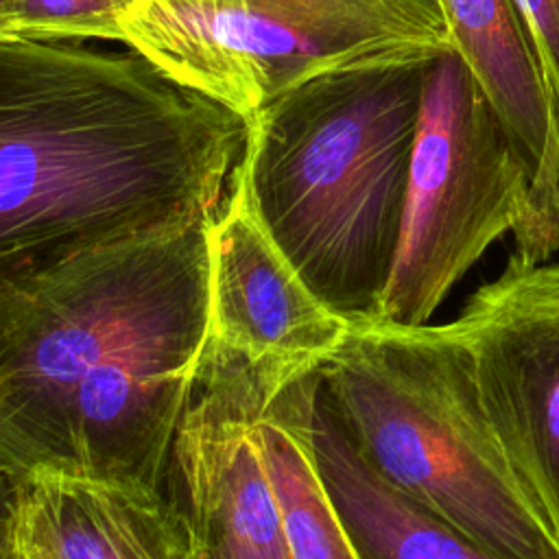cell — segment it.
<instances>
[{"mask_svg":"<svg viewBox=\"0 0 559 559\" xmlns=\"http://www.w3.org/2000/svg\"><path fill=\"white\" fill-rule=\"evenodd\" d=\"M210 221L0 275V472L164 489L212 338Z\"/></svg>","mask_w":559,"mask_h":559,"instance_id":"cell-1","label":"cell"},{"mask_svg":"<svg viewBox=\"0 0 559 559\" xmlns=\"http://www.w3.org/2000/svg\"><path fill=\"white\" fill-rule=\"evenodd\" d=\"M528 203L526 166L454 50L428 61L400 245L378 319L421 325Z\"/></svg>","mask_w":559,"mask_h":559,"instance_id":"cell-6","label":"cell"},{"mask_svg":"<svg viewBox=\"0 0 559 559\" xmlns=\"http://www.w3.org/2000/svg\"><path fill=\"white\" fill-rule=\"evenodd\" d=\"M0 39L124 44L120 0H0Z\"/></svg>","mask_w":559,"mask_h":559,"instance_id":"cell-14","label":"cell"},{"mask_svg":"<svg viewBox=\"0 0 559 559\" xmlns=\"http://www.w3.org/2000/svg\"><path fill=\"white\" fill-rule=\"evenodd\" d=\"M450 325L518 485L559 544V258L513 251Z\"/></svg>","mask_w":559,"mask_h":559,"instance_id":"cell-8","label":"cell"},{"mask_svg":"<svg viewBox=\"0 0 559 559\" xmlns=\"http://www.w3.org/2000/svg\"><path fill=\"white\" fill-rule=\"evenodd\" d=\"M2 513L31 528L59 559H192L164 489L33 472L2 483Z\"/></svg>","mask_w":559,"mask_h":559,"instance_id":"cell-11","label":"cell"},{"mask_svg":"<svg viewBox=\"0 0 559 559\" xmlns=\"http://www.w3.org/2000/svg\"><path fill=\"white\" fill-rule=\"evenodd\" d=\"M317 369L253 360L210 338L164 480L192 559H290L255 426L280 386Z\"/></svg>","mask_w":559,"mask_h":559,"instance_id":"cell-7","label":"cell"},{"mask_svg":"<svg viewBox=\"0 0 559 559\" xmlns=\"http://www.w3.org/2000/svg\"><path fill=\"white\" fill-rule=\"evenodd\" d=\"M319 369L280 386L255 439L290 559H360L323 480L314 450Z\"/></svg>","mask_w":559,"mask_h":559,"instance_id":"cell-13","label":"cell"},{"mask_svg":"<svg viewBox=\"0 0 559 559\" xmlns=\"http://www.w3.org/2000/svg\"><path fill=\"white\" fill-rule=\"evenodd\" d=\"M124 44L247 120L325 72L452 50L439 0H120Z\"/></svg>","mask_w":559,"mask_h":559,"instance_id":"cell-5","label":"cell"},{"mask_svg":"<svg viewBox=\"0 0 559 559\" xmlns=\"http://www.w3.org/2000/svg\"><path fill=\"white\" fill-rule=\"evenodd\" d=\"M0 559H59L31 528L2 513Z\"/></svg>","mask_w":559,"mask_h":559,"instance_id":"cell-16","label":"cell"},{"mask_svg":"<svg viewBox=\"0 0 559 559\" xmlns=\"http://www.w3.org/2000/svg\"><path fill=\"white\" fill-rule=\"evenodd\" d=\"M319 393L367 465L493 559H559L502 452L450 323L349 321Z\"/></svg>","mask_w":559,"mask_h":559,"instance_id":"cell-4","label":"cell"},{"mask_svg":"<svg viewBox=\"0 0 559 559\" xmlns=\"http://www.w3.org/2000/svg\"><path fill=\"white\" fill-rule=\"evenodd\" d=\"M452 50L496 109L528 175L515 253H559V109L518 0H439Z\"/></svg>","mask_w":559,"mask_h":559,"instance_id":"cell-10","label":"cell"},{"mask_svg":"<svg viewBox=\"0 0 559 559\" xmlns=\"http://www.w3.org/2000/svg\"><path fill=\"white\" fill-rule=\"evenodd\" d=\"M212 338L253 360L321 367L349 334L258 221L242 179L210 221Z\"/></svg>","mask_w":559,"mask_h":559,"instance_id":"cell-9","label":"cell"},{"mask_svg":"<svg viewBox=\"0 0 559 559\" xmlns=\"http://www.w3.org/2000/svg\"><path fill=\"white\" fill-rule=\"evenodd\" d=\"M430 59L336 70L249 118L234 173L306 284L341 317H380Z\"/></svg>","mask_w":559,"mask_h":559,"instance_id":"cell-3","label":"cell"},{"mask_svg":"<svg viewBox=\"0 0 559 559\" xmlns=\"http://www.w3.org/2000/svg\"><path fill=\"white\" fill-rule=\"evenodd\" d=\"M247 135L135 50L0 39V275L212 218Z\"/></svg>","mask_w":559,"mask_h":559,"instance_id":"cell-2","label":"cell"},{"mask_svg":"<svg viewBox=\"0 0 559 559\" xmlns=\"http://www.w3.org/2000/svg\"><path fill=\"white\" fill-rule=\"evenodd\" d=\"M559 109V0H518Z\"/></svg>","mask_w":559,"mask_h":559,"instance_id":"cell-15","label":"cell"},{"mask_svg":"<svg viewBox=\"0 0 559 559\" xmlns=\"http://www.w3.org/2000/svg\"><path fill=\"white\" fill-rule=\"evenodd\" d=\"M314 450L328 491L360 559H493L386 485L358 454L321 393L314 406Z\"/></svg>","mask_w":559,"mask_h":559,"instance_id":"cell-12","label":"cell"}]
</instances>
